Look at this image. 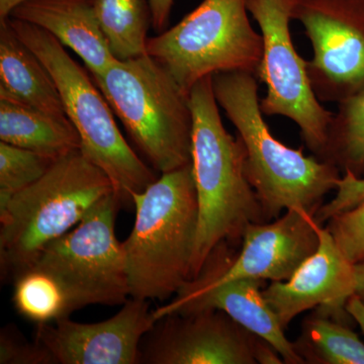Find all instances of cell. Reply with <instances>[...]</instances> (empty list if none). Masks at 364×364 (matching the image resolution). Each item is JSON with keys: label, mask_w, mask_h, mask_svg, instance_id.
<instances>
[{"label": "cell", "mask_w": 364, "mask_h": 364, "mask_svg": "<svg viewBox=\"0 0 364 364\" xmlns=\"http://www.w3.org/2000/svg\"><path fill=\"white\" fill-rule=\"evenodd\" d=\"M9 16L51 33L83 60L91 75L117 60L98 23L95 0H26Z\"/></svg>", "instance_id": "2e32d148"}, {"label": "cell", "mask_w": 364, "mask_h": 364, "mask_svg": "<svg viewBox=\"0 0 364 364\" xmlns=\"http://www.w3.org/2000/svg\"><path fill=\"white\" fill-rule=\"evenodd\" d=\"M317 251L286 282H272L262 294L282 329L299 314L313 308L334 318L344 317L346 303L355 294L354 264L345 257L327 228L318 230Z\"/></svg>", "instance_id": "5bb4252c"}, {"label": "cell", "mask_w": 364, "mask_h": 364, "mask_svg": "<svg viewBox=\"0 0 364 364\" xmlns=\"http://www.w3.org/2000/svg\"><path fill=\"white\" fill-rule=\"evenodd\" d=\"M355 269V294L364 301V259L354 264Z\"/></svg>", "instance_id": "f1b7e54d"}, {"label": "cell", "mask_w": 364, "mask_h": 364, "mask_svg": "<svg viewBox=\"0 0 364 364\" xmlns=\"http://www.w3.org/2000/svg\"><path fill=\"white\" fill-rule=\"evenodd\" d=\"M112 193L109 177L78 150L57 159L32 186L0 196L2 273L14 279Z\"/></svg>", "instance_id": "277c9868"}, {"label": "cell", "mask_w": 364, "mask_h": 364, "mask_svg": "<svg viewBox=\"0 0 364 364\" xmlns=\"http://www.w3.org/2000/svg\"><path fill=\"white\" fill-rule=\"evenodd\" d=\"M0 97L66 117L51 73L16 35L9 16L0 18Z\"/></svg>", "instance_id": "e0dca14e"}, {"label": "cell", "mask_w": 364, "mask_h": 364, "mask_svg": "<svg viewBox=\"0 0 364 364\" xmlns=\"http://www.w3.org/2000/svg\"><path fill=\"white\" fill-rule=\"evenodd\" d=\"M26 0H0V18L11 16V11Z\"/></svg>", "instance_id": "f546056e"}, {"label": "cell", "mask_w": 364, "mask_h": 364, "mask_svg": "<svg viewBox=\"0 0 364 364\" xmlns=\"http://www.w3.org/2000/svg\"><path fill=\"white\" fill-rule=\"evenodd\" d=\"M56 160L0 141V196H13L39 181Z\"/></svg>", "instance_id": "603a6c76"}, {"label": "cell", "mask_w": 364, "mask_h": 364, "mask_svg": "<svg viewBox=\"0 0 364 364\" xmlns=\"http://www.w3.org/2000/svg\"><path fill=\"white\" fill-rule=\"evenodd\" d=\"M320 227L315 215L301 210H286L272 223L249 224L240 255L222 272H202L196 279L210 284L237 279L286 282L317 251Z\"/></svg>", "instance_id": "4fadbf2b"}, {"label": "cell", "mask_w": 364, "mask_h": 364, "mask_svg": "<svg viewBox=\"0 0 364 364\" xmlns=\"http://www.w3.org/2000/svg\"><path fill=\"white\" fill-rule=\"evenodd\" d=\"M346 312L354 318L364 333V301L358 294H353L346 303Z\"/></svg>", "instance_id": "83f0119b"}, {"label": "cell", "mask_w": 364, "mask_h": 364, "mask_svg": "<svg viewBox=\"0 0 364 364\" xmlns=\"http://www.w3.org/2000/svg\"><path fill=\"white\" fill-rule=\"evenodd\" d=\"M133 207L135 223L123 242L130 296L164 301L191 280L198 228L191 163L159 174L133 196Z\"/></svg>", "instance_id": "3957f363"}, {"label": "cell", "mask_w": 364, "mask_h": 364, "mask_svg": "<svg viewBox=\"0 0 364 364\" xmlns=\"http://www.w3.org/2000/svg\"><path fill=\"white\" fill-rule=\"evenodd\" d=\"M0 141L54 160L81 149L80 136L68 117L1 97Z\"/></svg>", "instance_id": "ac0fdd59"}, {"label": "cell", "mask_w": 364, "mask_h": 364, "mask_svg": "<svg viewBox=\"0 0 364 364\" xmlns=\"http://www.w3.org/2000/svg\"><path fill=\"white\" fill-rule=\"evenodd\" d=\"M140 363L150 364H279L264 340L219 310L171 314L149 332Z\"/></svg>", "instance_id": "8fae6325"}, {"label": "cell", "mask_w": 364, "mask_h": 364, "mask_svg": "<svg viewBox=\"0 0 364 364\" xmlns=\"http://www.w3.org/2000/svg\"><path fill=\"white\" fill-rule=\"evenodd\" d=\"M246 4L263 40L262 60L256 73L267 87V97L260 100L261 111L265 116L289 117L298 124L306 147L322 160L333 112L321 105L306 61L294 48L289 30L293 0H246Z\"/></svg>", "instance_id": "9c48e42d"}, {"label": "cell", "mask_w": 364, "mask_h": 364, "mask_svg": "<svg viewBox=\"0 0 364 364\" xmlns=\"http://www.w3.org/2000/svg\"><path fill=\"white\" fill-rule=\"evenodd\" d=\"M336 196L331 202L322 205L315 215L318 224L328 222L334 215L355 207L364 198V178L345 173L337 182Z\"/></svg>", "instance_id": "484cf974"}, {"label": "cell", "mask_w": 364, "mask_h": 364, "mask_svg": "<svg viewBox=\"0 0 364 364\" xmlns=\"http://www.w3.org/2000/svg\"><path fill=\"white\" fill-rule=\"evenodd\" d=\"M327 228L345 257L356 264L364 259V198L355 207L334 215Z\"/></svg>", "instance_id": "cb8c5ba5"}, {"label": "cell", "mask_w": 364, "mask_h": 364, "mask_svg": "<svg viewBox=\"0 0 364 364\" xmlns=\"http://www.w3.org/2000/svg\"><path fill=\"white\" fill-rule=\"evenodd\" d=\"M264 280L237 279L210 284L200 279L191 280L176 299L153 310L156 320L171 314H188L219 310L238 324L267 341L282 356L284 363H305L287 340L279 318L263 296Z\"/></svg>", "instance_id": "9a60e30c"}, {"label": "cell", "mask_w": 364, "mask_h": 364, "mask_svg": "<svg viewBox=\"0 0 364 364\" xmlns=\"http://www.w3.org/2000/svg\"><path fill=\"white\" fill-rule=\"evenodd\" d=\"M119 207L116 193L107 196L77 226L50 243L32 264L61 282L74 311L124 305L130 296L123 242L116 236Z\"/></svg>", "instance_id": "ba28073f"}, {"label": "cell", "mask_w": 364, "mask_h": 364, "mask_svg": "<svg viewBox=\"0 0 364 364\" xmlns=\"http://www.w3.org/2000/svg\"><path fill=\"white\" fill-rule=\"evenodd\" d=\"M9 20L16 35L51 73L66 116L80 136L81 152L109 177L122 207H133V196L156 181L157 172L127 142L105 95L64 46L39 26L11 16Z\"/></svg>", "instance_id": "8992f818"}, {"label": "cell", "mask_w": 364, "mask_h": 364, "mask_svg": "<svg viewBox=\"0 0 364 364\" xmlns=\"http://www.w3.org/2000/svg\"><path fill=\"white\" fill-rule=\"evenodd\" d=\"M0 363L52 364L53 360L39 342L30 343L14 328L6 327L0 334Z\"/></svg>", "instance_id": "d4e9b609"}, {"label": "cell", "mask_w": 364, "mask_h": 364, "mask_svg": "<svg viewBox=\"0 0 364 364\" xmlns=\"http://www.w3.org/2000/svg\"><path fill=\"white\" fill-rule=\"evenodd\" d=\"M152 11V28L155 32H164L169 26L170 14L174 0H149Z\"/></svg>", "instance_id": "4316f807"}, {"label": "cell", "mask_w": 364, "mask_h": 364, "mask_svg": "<svg viewBox=\"0 0 364 364\" xmlns=\"http://www.w3.org/2000/svg\"><path fill=\"white\" fill-rule=\"evenodd\" d=\"M294 345L305 363L364 364V344L358 335L321 313L306 318Z\"/></svg>", "instance_id": "ffe728a7"}, {"label": "cell", "mask_w": 364, "mask_h": 364, "mask_svg": "<svg viewBox=\"0 0 364 364\" xmlns=\"http://www.w3.org/2000/svg\"><path fill=\"white\" fill-rule=\"evenodd\" d=\"M322 160L364 178V90L342 100L333 112Z\"/></svg>", "instance_id": "7402d4cb"}, {"label": "cell", "mask_w": 364, "mask_h": 364, "mask_svg": "<svg viewBox=\"0 0 364 364\" xmlns=\"http://www.w3.org/2000/svg\"><path fill=\"white\" fill-rule=\"evenodd\" d=\"M91 77L155 171L191 164L193 122L188 95L161 64L148 54L114 60Z\"/></svg>", "instance_id": "5b68a950"}, {"label": "cell", "mask_w": 364, "mask_h": 364, "mask_svg": "<svg viewBox=\"0 0 364 364\" xmlns=\"http://www.w3.org/2000/svg\"><path fill=\"white\" fill-rule=\"evenodd\" d=\"M246 0H203L177 25L149 38L147 54L171 74L186 95L220 72L256 76L263 55L261 33L248 18Z\"/></svg>", "instance_id": "52a82bcc"}, {"label": "cell", "mask_w": 364, "mask_h": 364, "mask_svg": "<svg viewBox=\"0 0 364 364\" xmlns=\"http://www.w3.org/2000/svg\"><path fill=\"white\" fill-rule=\"evenodd\" d=\"M14 279V306L26 320L37 325L52 324L75 312L66 289L47 270L32 265Z\"/></svg>", "instance_id": "44dd1931"}, {"label": "cell", "mask_w": 364, "mask_h": 364, "mask_svg": "<svg viewBox=\"0 0 364 364\" xmlns=\"http://www.w3.org/2000/svg\"><path fill=\"white\" fill-rule=\"evenodd\" d=\"M188 100L193 122L191 166L198 203L193 280L223 241L242 238L249 224L267 222L246 177L244 144L222 123L213 75L200 79L189 91Z\"/></svg>", "instance_id": "7a4b0ae2"}, {"label": "cell", "mask_w": 364, "mask_h": 364, "mask_svg": "<svg viewBox=\"0 0 364 364\" xmlns=\"http://www.w3.org/2000/svg\"><path fill=\"white\" fill-rule=\"evenodd\" d=\"M156 323L148 301L131 298L102 322L85 324L66 318L38 325L36 341L54 364H136L142 338Z\"/></svg>", "instance_id": "7c38bea8"}, {"label": "cell", "mask_w": 364, "mask_h": 364, "mask_svg": "<svg viewBox=\"0 0 364 364\" xmlns=\"http://www.w3.org/2000/svg\"><path fill=\"white\" fill-rule=\"evenodd\" d=\"M291 20L312 44L306 70L320 102L364 90V0H293Z\"/></svg>", "instance_id": "30bf717a"}, {"label": "cell", "mask_w": 364, "mask_h": 364, "mask_svg": "<svg viewBox=\"0 0 364 364\" xmlns=\"http://www.w3.org/2000/svg\"><path fill=\"white\" fill-rule=\"evenodd\" d=\"M95 11L114 58L124 61L147 55L152 28L149 0H95Z\"/></svg>", "instance_id": "d6986e66"}, {"label": "cell", "mask_w": 364, "mask_h": 364, "mask_svg": "<svg viewBox=\"0 0 364 364\" xmlns=\"http://www.w3.org/2000/svg\"><path fill=\"white\" fill-rule=\"evenodd\" d=\"M256 78L250 72H220L213 75V90L245 147L244 169L264 221L289 210L316 215L325 196L336 189L340 170L274 138L263 119Z\"/></svg>", "instance_id": "6da1fadb"}]
</instances>
